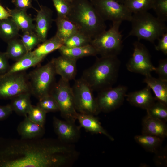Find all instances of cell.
Returning a JSON list of instances; mask_svg holds the SVG:
<instances>
[{
  "label": "cell",
  "mask_w": 167,
  "mask_h": 167,
  "mask_svg": "<svg viewBox=\"0 0 167 167\" xmlns=\"http://www.w3.org/2000/svg\"><path fill=\"white\" fill-rule=\"evenodd\" d=\"M71 145L41 138L0 140V167H59L76 158Z\"/></svg>",
  "instance_id": "cell-1"
},
{
  "label": "cell",
  "mask_w": 167,
  "mask_h": 167,
  "mask_svg": "<svg viewBox=\"0 0 167 167\" xmlns=\"http://www.w3.org/2000/svg\"><path fill=\"white\" fill-rule=\"evenodd\" d=\"M120 62L117 56L98 58L83 73V79L93 91H100L111 88L117 79Z\"/></svg>",
  "instance_id": "cell-2"
},
{
  "label": "cell",
  "mask_w": 167,
  "mask_h": 167,
  "mask_svg": "<svg viewBox=\"0 0 167 167\" xmlns=\"http://www.w3.org/2000/svg\"><path fill=\"white\" fill-rule=\"evenodd\" d=\"M67 18L92 39L106 30L105 21L89 0H75Z\"/></svg>",
  "instance_id": "cell-3"
},
{
  "label": "cell",
  "mask_w": 167,
  "mask_h": 167,
  "mask_svg": "<svg viewBox=\"0 0 167 167\" xmlns=\"http://www.w3.org/2000/svg\"><path fill=\"white\" fill-rule=\"evenodd\" d=\"M131 29L128 37L135 36L138 40H144L154 43L167 32L165 22L148 11L132 14Z\"/></svg>",
  "instance_id": "cell-4"
},
{
  "label": "cell",
  "mask_w": 167,
  "mask_h": 167,
  "mask_svg": "<svg viewBox=\"0 0 167 167\" xmlns=\"http://www.w3.org/2000/svg\"><path fill=\"white\" fill-rule=\"evenodd\" d=\"M56 74L52 60L31 71L28 77L31 95L39 100L50 94Z\"/></svg>",
  "instance_id": "cell-5"
},
{
  "label": "cell",
  "mask_w": 167,
  "mask_h": 167,
  "mask_svg": "<svg viewBox=\"0 0 167 167\" xmlns=\"http://www.w3.org/2000/svg\"><path fill=\"white\" fill-rule=\"evenodd\" d=\"M121 22L113 23L110 28L92 39L90 43L101 57L117 56L122 48V36L119 31Z\"/></svg>",
  "instance_id": "cell-6"
},
{
  "label": "cell",
  "mask_w": 167,
  "mask_h": 167,
  "mask_svg": "<svg viewBox=\"0 0 167 167\" xmlns=\"http://www.w3.org/2000/svg\"><path fill=\"white\" fill-rule=\"evenodd\" d=\"M50 94L58 105L62 117L65 120L75 123L78 113L75 106L74 98L69 81L61 78L55 83Z\"/></svg>",
  "instance_id": "cell-7"
},
{
  "label": "cell",
  "mask_w": 167,
  "mask_h": 167,
  "mask_svg": "<svg viewBox=\"0 0 167 167\" xmlns=\"http://www.w3.org/2000/svg\"><path fill=\"white\" fill-rule=\"evenodd\" d=\"M71 88L78 113L95 116L99 113L93 91L86 81L81 78L75 81Z\"/></svg>",
  "instance_id": "cell-8"
},
{
  "label": "cell",
  "mask_w": 167,
  "mask_h": 167,
  "mask_svg": "<svg viewBox=\"0 0 167 167\" xmlns=\"http://www.w3.org/2000/svg\"><path fill=\"white\" fill-rule=\"evenodd\" d=\"M30 92L28 75L25 71L0 75V99H11Z\"/></svg>",
  "instance_id": "cell-9"
},
{
  "label": "cell",
  "mask_w": 167,
  "mask_h": 167,
  "mask_svg": "<svg viewBox=\"0 0 167 167\" xmlns=\"http://www.w3.org/2000/svg\"><path fill=\"white\" fill-rule=\"evenodd\" d=\"M95 9L105 21L130 22L132 14L122 3L116 0H90Z\"/></svg>",
  "instance_id": "cell-10"
},
{
  "label": "cell",
  "mask_w": 167,
  "mask_h": 167,
  "mask_svg": "<svg viewBox=\"0 0 167 167\" xmlns=\"http://www.w3.org/2000/svg\"><path fill=\"white\" fill-rule=\"evenodd\" d=\"M132 57L126 64L130 71L142 74L145 76L150 75L155 68L151 62L149 52L146 47L139 41L133 43Z\"/></svg>",
  "instance_id": "cell-11"
},
{
  "label": "cell",
  "mask_w": 167,
  "mask_h": 167,
  "mask_svg": "<svg viewBox=\"0 0 167 167\" xmlns=\"http://www.w3.org/2000/svg\"><path fill=\"white\" fill-rule=\"evenodd\" d=\"M127 90L126 86L119 85L100 91L96 98L99 112L108 113L118 108L123 103Z\"/></svg>",
  "instance_id": "cell-12"
},
{
  "label": "cell",
  "mask_w": 167,
  "mask_h": 167,
  "mask_svg": "<svg viewBox=\"0 0 167 167\" xmlns=\"http://www.w3.org/2000/svg\"><path fill=\"white\" fill-rule=\"evenodd\" d=\"M53 122L54 131L61 142L69 144L76 142L79 139L80 127L75 123L60 120L55 116Z\"/></svg>",
  "instance_id": "cell-13"
},
{
  "label": "cell",
  "mask_w": 167,
  "mask_h": 167,
  "mask_svg": "<svg viewBox=\"0 0 167 167\" xmlns=\"http://www.w3.org/2000/svg\"><path fill=\"white\" fill-rule=\"evenodd\" d=\"M35 18V32L41 42L46 40L52 22V11L47 7L40 6Z\"/></svg>",
  "instance_id": "cell-14"
},
{
  "label": "cell",
  "mask_w": 167,
  "mask_h": 167,
  "mask_svg": "<svg viewBox=\"0 0 167 167\" xmlns=\"http://www.w3.org/2000/svg\"><path fill=\"white\" fill-rule=\"evenodd\" d=\"M56 74L70 81L75 79L77 73V60L61 55L52 59Z\"/></svg>",
  "instance_id": "cell-15"
},
{
  "label": "cell",
  "mask_w": 167,
  "mask_h": 167,
  "mask_svg": "<svg viewBox=\"0 0 167 167\" xmlns=\"http://www.w3.org/2000/svg\"><path fill=\"white\" fill-rule=\"evenodd\" d=\"M142 134L153 135L164 139L167 136L166 122L147 114L142 121Z\"/></svg>",
  "instance_id": "cell-16"
},
{
  "label": "cell",
  "mask_w": 167,
  "mask_h": 167,
  "mask_svg": "<svg viewBox=\"0 0 167 167\" xmlns=\"http://www.w3.org/2000/svg\"><path fill=\"white\" fill-rule=\"evenodd\" d=\"M17 131L21 139H31L41 138L45 131L44 127L32 122L27 115L18 125Z\"/></svg>",
  "instance_id": "cell-17"
},
{
  "label": "cell",
  "mask_w": 167,
  "mask_h": 167,
  "mask_svg": "<svg viewBox=\"0 0 167 167\" xmlns=\"http://www.w3.org/2000/svg\"><path fill=\"white\" fill-rule=\"evenodd\" d=\"M127 101L132 105L146 110L155 102L151 89L148 86L140 90L126 94Z\"/></svg>",
  "instance_id": "cell-18"
},
{
  "label": "cell",
  "mask_w": 167,
  "mask_h": 167,
  "mask_svg": "<svg viewBox=\"0 0 167 167\" xmlns=\"http://www.w3.org/2000/svg\"><path fill=\"white\" fill-rule=\"evenodd\" d=\"M95 115L78 113L77 117L80 128H84L86 131L93 134H103L110 140L114 139L102 127L98 119Z\"/></svg>",
  "instance_id": "cell-19"
},
{
  "label": "cell",
  "mask_w": 167,
  "mask_h": 167,
  "mask_svg": "<svg viewBox=\"0 0 167 167\" xmlns=\"http://www.w3.org/2000/svg\"><path fill=\"white\" fill-rule=\"evenodd\" d=\"M143 82L153 92L155 100L167 105V81L153 77L150 74L145 76Z\"/></svg>",
  "instance_id": "cell-20"
},
{
  "label": "cell",
  "mask_w": 167,
  "mask_h": 167,
  "mask_svg": "<svg viewBox=\"0 0 167 167\" xmlns=\"http://www.w3.org/2000/svg\"><path fill=\"white\" fill-rule=\"evenodd\" d=\"M6 9L10 15V17L23 32L35 31V26L33 23V19L27 14V10L16 8L11 9L8 7Z\"/></svg>",
  "instance_id": "cell-21"
},
{
  "label": "cell",
  "mask_w": 167,
  "mask_h": 167,
  "mask_svg": "<svg viewBox=\"0 0 167 167\" xmlns=\"http://www.w3.org/2000/svg\"><path fill=\"white\" fill-rule=\"evenodd\" d=\"M58 50L61 55L76 60L84 57L97 55L96 50L90 44L74 47H68L63 45Z\"/></svg>",
  "instance_id": "cell-22"
},
{
  "label": "cell",
  "mask_w": 167,
  "mask_h": 167,
  "mask_svg": "<svg viewBox=\"0 0 167 167\" xmlns=\"http://www.w3.org/2000/svg\"><path fill=\"white\" fill-rule=\"evenodd\" d=\"M30 92L19 94L12 98L9 104L13 111L18 115L27 116L31 107Z\"/></svg>",
  "instance_id": "cell-23"
},
{
  "label": "cell",
  "mask_w": 167,
  "mask_h": 167,
  "mask_svg": "<svg viewBox=\"0 0 167 167\" xmlns=\"http://www.w3.org/2000/svg\"><path fill=\"white\" fill-rule=\"evenodd\" d=\"M43 60V58L36 56L32 51L28 52L11 66L6 73L11 74L24 71L30 67L38 64Z\"/></svg>",
  "instance_id": "cell-24"
},
{
  "label": "cell",
  "mask_w": 167,
  "mask_h": 167,
  "mask_svg": "<svg viewBox=\"0 0 167 167\" xmlns=\"http://www.w3.org/2000/svg\"><path fill=\"white\" fill-rule=\"evenodd\" d=\"M57 27L55 35L63 42L79 29L77 26L67 18L57 17L55 20Z\"/></svg>",
  "instance_id": "cell-25"
},
{
  "label": "cell",
  "mask_w": 167,
  "mask_h": 167,
  "mask_svg": "<svg viewBox=\"0 0 167 167\" xmlns=\"http://www.w3.org/2000/svg\"><path fill=\"white\" fill-rule=\"evenodd\" d=\"M63 45V41L55 35L49 39L43 42L32 51L36 56L44 59L48 54L58 49Z\"/></svg>",
  "instance_id": "cell-26"
},
{
  "label": "cell",
  "mask_w": 167,
  "mask_h": 167,
  "mask_svg": "<svg viewBox=\"0 0 167 167\" xmlns=\"http://www.w3.org/2000/svg\"><path fill=\"white\" fill-rule=\"evenodd\" d=\"M20 29L11 17L0 20V38L8 42L16 38Z\"/></svg>",
  "instance_id": "cell-27"
},
{
  "label": "cell",
  "mask_w": 167,
  "mask_h": 167,
  "mask_svg": "<svg viewBox=\"0 0 167 167\" xmlns=\"http://www.w3.org/2000/svg\"><path fill=\"white\" fill-rule=\"evenodd\" d=\"M134 139L146 150L155 153L161 146L164 139L156 136L142 134L136 135Z\"/></svg>",
  "instance_id": "cell-28"
},
{
  "label": "cell",
  "mask_w": 167,
  "mask_h": 167,
  "mask_svg": "<svg viewBox=\"0 0 167 167\" xmlns=\"http://www.w3.org/2000/svg\"><path fill=\"white\" fill-rule=\"evenodd\" d=\"M7 43V46L5 53L9 59L16 62L28 52L21 39L15 38Z\"/></svg>",
  "instance_id": "cell-29"
},
{
  "label": "cell",
  "mask_w": 167,
  "mask_h": 167,
  "mask_svg": "<svg viewBox=\"0 0 167 167\" xmlns=\"http://www.w3.org/2000/svg\"><path fill=\"white\" fill-rule=\"evenodd\" d=\"M154 0H124L123 4L132 14L152 9Z\"/></svg>",
  "instance_id": "cell-30"
},
{
  "label": "cell",
  "mask_w": 167,
  "mask_h": 167,
  "mask_svg": "<svg viewBox=\"0 0 167 167\" xmlns=\"http://www.w3.org/2000/svg\"><path fill=\"white\" fill-rule=\"evenodd\" d=\"M92 40L89 36L79 30L65 41L63 45L68 47L84 46L90 44Z\"/></svg>",
  "instance_id": "cell-31"
},
{
  "label": "cell",
  "mask_w": 167,
  "mask_h": 167,
  "mask_svg": "<svg viewBox=\"0 0 167 167\" xmlns=\"http://www.w3.org/2000/svg\"><path fill=\"white\" fill-rule=\"evenodd\" d=\"M167 105L155 102L146 110L149 116L165 122L167 121Z\"/></svg>",
  "instance_id": "cell-32"
},
{
  "label": "cell",
  "mask_w": 167,
  "mask_h": 167,
  "mask_svg": "<svg viewBox=\"0 0 167 167\" xmlns=\"http://www.w3.org/2000/svg\"><path fill=\"white\" fill-rule=\"evenodd\" d=\"M37 105L46 113L59 111L58 103L50 93L38 100Z\"/></svg>",
  "instance_id": "cell-33"
},
{
  "label": "cell",
  "mask_w": 167,
  "mask_h": 167,
  "mask_svg": "<svg viewBox=\"0 0 167 167\" xmlns=\"http://www.w3.org/2000/svg\"><path fill=\"white\" fill-rule=\"evenodd\" d=\"M21 40L28 52L32 51L36 46L41 42L34 31L23 32Z\"/></svg>",
  "instance_id": "cell-34"
},
{
  "label": "cell",
  "mask_w": 167,
  "mask_h": 167,
  "mask_svg": "<svg viewBox=\"0 0 167 167\" xmlns=\"http://www.w3.org/2000/svg\"><path fill=\"white\" fill-rule=\"evenodd\" d=\"M46 113L37 105H32L27 115L32 121L41 126L44 127Z\"/></svg>",
  "instance_id": "cell-35"
},
{
  "label": "cell",
  "mask_w": 167,
  "mask_h": 167,
  "mask_svg": "<svg viewBox=\"0 0 167 167\" xmlns=\"http://www.w3.org/2000/svg\"><path fill=\"white\" fill-rule=\"evenodd\" d=\"M152 9L158 19L164 22L167 21V0H154Z\"/></svg>",
  "instance_id": "cell-36"
},
{
  "label": "cell",
  "mask_w": 167,
  "mask_h": 167,
  "mask_svg": "<svg viewBox=\"0 0 167 167\" xmlns=\"http://www.w3.org/2000/svg\"><path fill=\"white\" fill-rule=\"evenodd\" d=\"M57 11V17L67 18L71 9V4L64 0H52Z\"/></svg>",
  "instance_id": "cell-37"
},
{
  "label": "cell",
  "mask_w": 167,
  "mask_h": 167,
  "mask_svg": "<svg viewBox=\"0 0 167 167\" xmlns=\"http://www.w3.org/2000/svg\"><path fill=\"white\" fill-rule=\"evenodd\" d=\"M155 71L158 74L159 78L167 81V59L160 60L158 66L155 68Z\"/></svg>",
  "instance_id": "cell-38"
},
{
  "label": "cell",
  "mask_w": 167,
  "mask_h": 167,
  "mask_svg": "<svg viewBox=\"0 0 167 167\" xmlns=\"http://www.w3.org/2000/svg\"><path fill=\"white\" fill-rule=\"evenodd\" d=\"M8 60L5 52L0 51V75L6 73L9 70L11 66Z\"/></svg>",
  "instance_id": "cell-39"
},
{
  "label": "cell",
  "mask_w": 167,
  "mask_h": 167,
  "mask_svg": "<svg viewBox=\"0 0 167 167\" xmlns=\"http://www.w3.org/2000/svg\"><path fill=\"white\" fill-rule=\"evenodd\" d=\"M158 40V45L155 46L156 50L161 51L165 55H167V32L163 34Z\"/></svg>",
  "instance_id": "cell-40"
},
{
  "label": "cell",
  "mask_w": 167,
  "mask_h": 167,
  "mask_svg": "<svg viewBox=\"0 0 167 167\" xmlns=\"http://www.w3.org/2000/svg\"><path fill=\"white\" fill-rule=\"evenodd\" d=\"M32 0H12V2L16 8L27 10L30 8H33L32 2Z\"/></svg>",
  "instance_id": "cell-41"
},
{
  "label": "cell",
  "mask_w": 167,
  "mask_h": 167,
  "mask_svg": "<svg viewBox=\"0 0 167 167\" xmlns=\"http://www.w3.org/2000/svg\"><path fill=\"white\" fill-rule=\"evenodd\" d=\"M12 112L9 104L5 105H0V121L6 119Z\"/></svg>",
  "instance_id": "cell-42"
},
{
  "label": "cell",
  "mask_w": 167,
  "mask_h": 167,
  "mask_svg": "<svg viewBox=\"0 0 167 167\" xmlns=\"http://www.w3.org/2000/svg\"><path fill=\"white\" fill-rule=\"evenodd\" d=\"M10 17V15L8 10L4 8L0 3V20Z\"/></svg>",
  "instance_id": "cell-43"
},
{
  "label": "cell",
  "mask_w": 167,
  "mask_h": 167,
  "mask_svg": "<svg viewBox=\"0 0 167 167\" xmlns=\"http://www.w3.org/2000/svg\"><path fill=\"white\" fill-rule=\"evenodd\" d=\"M68 3L71 4L75 0H64Z\"/></svg>",
  "instance_id": "cell-44"
},
{
  "label": "cell",
  "mask_w": 167,
  "mask_h": 167,
  "mask_svg": "<svg viewBox=\"0 0 167 167\" xmlns=\"http://www.w3.org/2000/svg\"><path fill=\"white\" fill-rule=\"evenodd\" d=\"M117 1L121 3H123L124 0H116Z\"/></svg>",
  "instance_id": "cell-45"
},
{
  "label": "cell",
  "mask_w": 167,
  "mask_h": 167,
  "mask_svg": "<svg viewBox=\"0 0 167 167\" xmlns=\"http://www.w3.org/2000/svg\"><path fill=\"white\" fill-rule=\"evenodd\" d=\"M36 0V1H37V0Z\"/></svg>",
  "instance_id": "cell-46"
}]
</instances>
